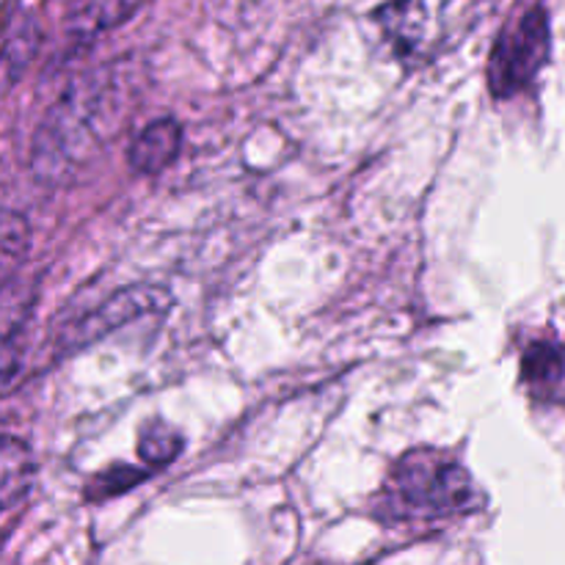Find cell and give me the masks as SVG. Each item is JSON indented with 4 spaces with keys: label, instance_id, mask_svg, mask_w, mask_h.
I'll return each mask as SVG.
<instances>
[{
    "label": "cell",
    "instance_id": "cell-5",
    "mask_svg": "<svg viewBox=\"0 0 565 565\" xmlns=\"http://www.w3.org/2000/svg\"><path fill=\"white\" fill-rule=\"evenodd\" d=\"M42 31L39 20L31 9L20 3H6L3 9V53H0V66H3V88H11L17 77L28 70V64L36 55Z\"/></svg>",
    "mask_w": 565,
    "mask_h": 565
},
{
    "label": "cell",
    "instance_id": "cell-4",
    "mask_svg": "<svg viewBox=\"0 0 565 565\" xmlns=\"http://www.w3.org/2000/svg\"><path fill=\"white\" fill-rule=\"evenodd\" d=\"M166 303H169V292H163L160 287H125V290H119L116 296H110L103 307L94 309L92 315L77 320V323L66 331L64 340L70 348H83L88 345V342L99 340L103 334H108V331L141 318V315H149L154 312V309L166 307Z\"/></svg>",
    "mask_w": 565,
    "mask_h": 565
},
{
    "label": "cell",
    "instance_id": "cell-10",
    "mask_svg": "<svg viewBox=\"0 0 565 565\" xmlns=\"http://www.w3.org/2000/svg\"><path fill=\"white\" fill-rule=\"evenodd\" d=\"M28 246H31V226H28L25 215L6 210L3 224H0V274H3V285L20 276Z\"/></svg>",
    "mask_w": 565,
    "mask_h": 565
},
{
    "label": "cell",
    "instance_id": "cell-13",
    "mask_svg": "<svg viewBox=\"0 0 565 565\" xmlns=\"http://www.w3.org/2000/svg\"><path fill=\"white\" fill-rule=\"evenodd\" d=\"M138 480H143V472H136V469L130 467H114L110 472L99 475L94 489L99 491V497H114V494H121L125 489H130V486L138 483Z\"/></svg>",
    "mask_w": 565,
    "mask_h": 565
},
{
    "label": "cell",
    "instance_id": "cell-9",
    "mask_svg": "<svg viewBox=\"0 0 565 565\" xmlns=\"http://www.w3.org/2000/svg\"><path fill=\"white\" fill-rule=\"evenodd\" d=\"M136 11L138 3H114V0L110 3H75L66 11V33L75 44H86L108 28L125 22Z\"/></svg>",
    "mask_w": 565,
    "mask_h": 565
},
{
    "label": "cell",
    "instance_id": "cell-2",
    "mask_svg": "<svg viewBox=\"0 0 565 565\" xmlns=\"http://www.w3.org/2000/svg\"><path fill=\"white\" fill-rule=\"evenodd\" d=\"M384 497L397 519H450L480 511L486 502L467 467L434 450L403 456L386 480Z\"/></svg>",
    "mask_w": 565,
    "mask_h": 565
},
{
    "label": "cell",
    "instance_id": "cell-11",
    "mask_svg": "<svg viewBox=\"0 0 565 565\" xmlns=\"http://www.w3.org/2000/svg\"><path fill=\"white\" fill-rule=\"evenodd\" d=\"M565 370V353L563 348L552 345V342H535L522 359L524 379L539 384V381H557Z\"/></svg>",
    "mask_w": 565,
    "mask_h": 565
},
{
    "label": "cell",
    "instance_id": "cell-1",
    "mask_svg": "<svg viewBox=\"0 0 565 565\" xmlns=\"http://www.w3.org/2000/svg\"><path fill=\"white\" fill-rule=\"evenodd\" d=\"M116 94L108 66L75 77L50 105L31 143V169L39 182H64L92 154L114 125Z\"/></svg>",
    "mask_w": 565,
    "mask_h": 565
},
{
    "label": "cell",
    "instance_id": "cell-8",
    "mask_svg": "<svg viewBox=\"0 0 565 565\" xmlns=\"http://www.w3.org/2000/svg\"><path fill=\"white\" fill-rule=\"evenodd\" d=\"M33 456L17 436H3L0 445V502L6 511H14L28 497L33 483Z\"/></svg>",
    "mask_w": 565,
    "mask_h": 565
},
{
    "label": "cell",
    "instance_id": "cell-7",
    "mask_svg": "<svg viewBox=\"0 0 565 565\" xmlns=\"http://www.w3.org/2000/svg\"><path fill=\"white\" fill-rule=\"evenodd\" d=\"M182 130L174 119H154L132 136L127 160L138 174H158L180 152Z\"/></svg>",
    "mask_w": 565,
    "mask_h": 565
},
{
    "label": "cell",
    "instance_id": "cell-6",
    "mask_svg": "<svg viewBox=\"0 0 565 565\" xmlns=\"http://www.w3.org/2000/svg\"><path fill=\"white\" fill-rule=\"evenodd\" d=\"M430 14H436V6L430 3H397V6H384V9L375 11L381 28L386 31V36L395 42V50H401L403 55H423L425 47H434V20Z\"/></svg>",
    "mask_w": 565,
    "mask_h": 565
},
{
    "label": "cell",
    "instance_id": "cell-12",
    "mask_svg": "<svg viewBox=\"0 0 565 565\" xmlns=\"http://www.w3.org/2000/svg\"><path fill=\"white\" fill-rule=\"evenodd\" d=\"M180 450H182L180 436L160 423L149 425V428L141 434V445H138V452H141L143 461L154 463V467H166V463H169Z\"/></svg>",
    "mask_w": 565,
    "mask_h": 565
},
{
    "label": "cell",
    "instance_id": "cell-3",
    "mask_svg": "<svg viewBox=\"0 0 565 565\" xmlns=\"http://www.w3.org/2000/svg\"><path fill=\"white\" fill-rule=\"evenodd\" d=\"M550 17L541 6L524 9L497 36L489 58V88L494 97H513L539 77L550 58Z\"/></svg>",
    "mask_w": 565,
    "mask_h": 565
}]
</instances>
